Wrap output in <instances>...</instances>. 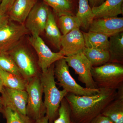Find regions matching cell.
<instances>
[{
	"label": "cell",
	"instance_id": "d4e9b609",
	"mask_svg": "<svg viewBox=\"0 0 123 123\" xmlns=\"http://www.w3.org/2000/svg\"><path fill=\"white\" fill-rule=\"evenodd\" d=\"M6 120V123H35L27 116L8 107H4L2 113Z\"/></svg>",
	"mask_w": 123,
	"mask_h": 123
},
{
	"label": "cell",
	"instance_id": "8fae6325",
	"mask_svg": "<svg viewBox=\"0 0 123 123\" xmlns=\"http://www.w3.org/2000/svg\"><path fill=\"white\" fill-rule=\"evenodd\" d=\"M85 47L83 33L77 28L62 35L59 52L66 57L70 56L82 52Z\"/></svg>",
	"mask_w": 123,
	"mask_h": 123
},
{
	"label": "cell",
	"instance_id": "d6a6232c",
	"mask_svg": "<svg viewBox=\"0 0 123 123\" xmlns=\"http://www.w3.org/2000/svg\"><path fill=\"white\" fill-rule=\"evenodd\" d=\"M4 88V86L3 81H2L1 78L0 77V93L3 91Z\"/></svg>",
	"mask_w": 123,
	"mask_h": 123
},
{
	"label": "cell",
	"instance_id": "e0dca14e",
	"mask_svg": "<svg viewBox=\"0 0 123 123\" xmlns=\"http://www.w3.org/2000/svg\"><path fill=\"white\" fill-rule=\"evenodd\" d=\"M44 31L46 37L51 44L56 48L60 50L62 35L56 22L55 15L50 8Z\"/></svg>",
	"mask_w": 123,
	"mask_h": 123
},
{
	"label": "cell",
	"instance_id": "4316f807",
	"mask_svg": "<svg viewBox=\"0 0 123 123\" xmlns=\"http://www.w3.org/2000/svg\"><path fill=\"white\" fill-rule=\"evenodd\" d=\"M53 123H75L71 118L70 106L65 98L62 101L58 111V116Z\"/></svg>",
	"mask_w": 123,
	"mask_h": 123
},
{
	"label": "cell",
	"instance_id": "9c48e42d",
	"mask_svg": "<svg viewBox=\"0 0 123 123\" xmlns=\"http://www.w3.org/2000/svg\"><path fill=\"white\" fill-rule=\"evenodd\" d=\"M29 40L37 53L38 65L41 72H45L57 61L66 57L59 52H55L51 50L40 36H31Z\"/></svg>",
	"mask_w": 123,
	"mask_h": 123
},
{
	"label": "cell",
	"instance_id": "cb8c5ba5",
	"mask_svg": "<svg viewBox=\"0 0 123 123\" xmlns=\"http://www.w3.org/2000/svg\"><path fill=\"white\" fill-rule=\"evenodd\" d=\"M58 23L63 35L68 34L74 29L80 27L79 21L75 15H61L59 17Z\"/></svg>",
	"mask_w": 123,
	"mask_h": 123
},
{
	"label": "cell",
	"instance_id": "9a60e30c",
	"mask_svg": "<svg viewBox=\"0 0 123 123\" xmlns=\"http://www.w3.org/2000/svg\"><path fill=\"white\" fill-rule=\"evenodd\" d=\"M117 90L115 98L106 106L101 114L114 123H123V86Z\"/></svg>",
	"mask_w": 123,
	"mask_h": 123
},
{
	"label": "cell",
	"instance_id": "ffe728a7",
	"mask_svg": "<svg viewBox=\"0 0 123 123\" xmlns=\"http://www.w3.org/2000/svg\"><path fill=\"white\" fill-rule=\"evenodd\" d=\"M53 9L58 17L62 15H75V0H43Z\"/></svg>",
	"mask_w": 123,
	"mask_h": 123
},
{
	"label": "cell",
	"instance_id": "5bb4252c",
	"mask_svg": "<svg viewBox=\"0 0 123 123\" xmlns=\"http://www.w3.org/2000/svg\"><path fill=\"white\" fill-rule=\"evenodd\" d=\"M38 0H15L8 12L10 20L24 24Z\"/></svg>",
	"mask_w": 123,
	"mask_h": 123
},
{
	"label": "cell",
	"instance_id": "1f68e13d",
	"mask_svg": "<svg viewBox=\"0 0 123 123\" xmlns=\"http://www.w3.org/2000/svg\"><path fill=\"white\" fill-rule=\"evenodd\" d=\"M35 123H49L48 117L45 115L43 117L36 120Z\"/></svg>",
	"mask_w": 123,
	"mask_h": 123
},
{
	"label": "cell",
	"instance_id": "484cf974",
	"mask_svg": "<svg viewBox=\"0 0 123 123\" xmlns=\"http://www.w3.org/2000/svg\"><path fill=\"white\" fill-rule=\"evenodd\" d=\"M0 69L22 77L13 59L8 52L0 53Z\"/></svg>",
	"mask_w": 123,
	"mask_h": 123
},
{
	"label": "cell",
	"instance_id": "44dd1931",
	"mask_svg": "<svg viewBox=\"0 0 123 123\" xmlns=\"http://www.w3.org/2000/svg\"><path fill=\"white\" fill-rule=\"evenodd\" d=\"M86 47L108 50L109 39L106 36L97 32H82Z\"/></svg>",
	"mask_w": 123,
	"mask_h": 123
},
{
	"label": "cell",
	"instance_id": "277c9868",
	"mask_svg": "<svg viewBox=\"0 0 123 123\" xmlns=\"http://www.w3.org/2000/svg\"><path fill=\"white\" fill-rule=\"evenodd\" d=\"M65 58L61 59L54 63V76L60 86L68 93L78 96L92 95L98 93L99 89H88L78 84L70 74L69 66Z\"/></svg>",
	"mask_w": 123,
	"mask_h": 123
},
{
	"label": "cell",
	"instance_id": "ac0fdd59",
	"mask_svg": "<svg viewBox=\"0 0 123 123\" xmlns=\"http://www.w3.org/2000/svg\"><path fill=\"white\" fill-rule=\"evenodd\" d=\"M108 51L110 55L109 62L123 63V32L110 37Z\"/></svg>",
	"mask_w": 123,
	"mask_h": 123
},
{
	"label": "cell",
	"instance_id": "8992f818",
	"mask_svg": "<svg viewBox=\"0 0 123 123\" xmlns=\"http://www.w3.org/2000/svg\"><path fill=\"white\" fill-rule=\"evenodd\" d=\"M8 53L12 58L24 79L28 81L40 74L37 63H36L33 55L25 46L20 43Z\"/></svg>",
	"mask_w": 123,
	"mask_h": 123
},
{
	"label": "cell",
	"instance_id": "52a82bcc",
	"mask_svg": "<svg viewBox=\"0 0 123 123\" xmlns=\"http://www.w3.org/2000/svg\"><path fill=\"white\" fill-rule=\"evenodd\" d=\"M29 33L24 24L9 21L0 29V53L8 52L20 44L23 38Z\"/></svg>",
	"mask_w": 123,
	"mask_h": 123
},
{
	"label": "cell",
	"instance_id": "5b68a950",
	"mask_svg": "<svg viewBox=\"0 0 123 123\" xmlns=\"http://www.w3.org/2000/svg\"><path fill=\"white\" fill-rule=\"evenodd\" d=\"M40 75L28 80L25 89L27 94L26 115L35 121L46 114Z\"/></svg>",
	"mask_w": 123,
	"mask_h": 123
},
{
	"label": "cell",
	"instance_id": "603a6c76",
	"mask_svg": "<svg viewBox=\"0 0 123 123\" xmlns=\"http://www.w3.org/2000/svg\"><path fill=\"white\" fill-rule=\"evenodd\" d=\"M0 77L6 88L25 90L27 81L22 77L0 69Z\"/></svg>",
	"mask_w": 123,
	"mask_h": 123
},
{
	"label": "cell",
	"instance_id": "4dcf8cb0",
	"mask_svg": "<svg viewBox=\"0 0 123 123\" xmlns=\"http://www.w3.org/2000/svg\"><path fill=\"white\" fill-rule=\"evenodd\" d=\"M90 6L91 8L100 5L105 0H88Z\"/></svg>",
	"mask_w": 123,
	"mask_h": 123
},
{
	"label": "cell",
	"instance_id": "836d02e7",
	"mask_svg": "<svg viewBox=\"0 0 123 123\" xmlns=\"http://www.w3.org/2000/svg\"><path fill=\"white\" fill-rule=\"evenodd\" d=\"M3 108H4V106H3L2 99H1V97L0 96V117L1 114L2 113Z\"/></svg>",
	"mask_w": 123,
	"mask_h": 123
},
{
	"label": "cell",
	"instance_id": "7a4b0ae2",
	"mask_svg": "<svg viewBox=\"0 0 123 123\" xmlns=\"http://www.w3.org/2000/svg\"><path fill=\"white\" fill-rule=\"evenodd\" d=\"M54 63L46 71L40 73V81L44 94L43 101L46 110V115L49 123L53 121L58 116V111L62 101L68 94L66 90H60L56 86L54 74Z\"/></svg>",
	"mask_w": 123,
	"mask_h": 123
},
{
	"label": "cell",
	"instance_id": "2e32d148",
	"mask_svg": "<svg viewBox=\"0 0 123 123\" xmlns=\"http://www.w3.org/2000/svg\"><path fill=\"white\" fill-rule=\"evenodd\" d=\"M123 0H105L100 5L92 8L95 18L117 17L123 13Z\"/></svg>",
	"mask_w": 123,
	"mask_h": 123
},
{
	"label": "cell",
	"instance_id": "f546056e",
	"mask_svg": "<svg viewBox=\"0 0 123 123\" xmlns=\"http://www.w3.org/2000/svg\"><path fill=\"white\" fill-rule=\"evenodd\" d=\"M9 21L8 14L2 13L0 11V29L7 24Z\"/></svg>",
	"mask_w": 123,
	"mask_h": 123
},
{
	"label": "cell",
	"instance_id": "d6986e66",
	"mask_svg": "<svg viewBox=\"0 0 123 123\" xmlns=\"http://www.w3.org/2000/svg\"><path fill=\"white\" fill-rule=\"evenodd\" d=\"M78 0V10L75 16L79 21L80 27L85 30H89L95 18V15L88 0Z\"/></svg>",
	"mask_w": 123,
	"mask_h": 123
},
{
	"label": "cell",
	"instance_id": "4fadbf2b",
	"mask_svg": "<svg viewBox=\"0 0 123 123\" xmlns=\"http://www.w3.org/2000/svg\"><path fill=\"white\" fill-rule=\"evenodd\" d=\"M89 31L101 33L108 37L123 31V18L115 17L94 18Z\"/></svg>",
	"mask_w": 123,
	"mask_h": 123
},
{
	"label": "cell",
	"instance_id": "30bf717a",
	"mask_svg": "<svg viewBox=\"0 0 123 123\" xmlns=\"http://www.w3.org/2000/svg\"><path fill=\"white\" fill-rule=\"evenodd\" d=\"M49 9L43 1L37 2L31 11L24 24L32 36H40L44 32Z\"/></svg>",
	"mask_w": 123,
	"mask_h": 123
},
{
	"label": "cell",
	"instance_id": "83f0119b",
	"mask_svg": "<svg viewBox=\"0 0 123 123\" xmlns=\"http://www.w3.org/2000/svg\"><path fill=\"white\" fill-rule=\"evenodd\" d=\"M15 0H2L0 4V11L4 14H7Z\"/></svg>",
	"mask_w": 123,
	"mask_h": 123
},
{
	"label": "cell",
	"instance_id": "7c38bea8",
	"mask_svg": "<svg viewBox=\"0 0 123 123\" xmlns=\"http://www.w3.org/2000/svg\"><path fill=\"white\" fill-rule=\"evenodd\" d=\"M1 94L4 107H8L21 114L26 115L27 94L25 90L5 87Z\"/></svg>",
	"mask_w": 123,
	"mask_h": 123
},
{
	"label": "cell",
	"instance_id": "ba28073f",
	"mask_svg": "<svg viewBox=\"0 0 123 123\" xmlns=\"http://www.w3.org/2000/svg\"><path fill=\"white\" fill-rule=\"evenodd\" d=\"M65 60L69 67L73 69L78 80L85 84V88L98 89L93 79L91 73L92 65L83 52L66 56Z\"/></svg>",
	"mask_w": 123,
	"mask_h": 123
},
{
	"label": "cell",
	"instance_id": "7402d4cb",
	"mask_svg": "<svg viewBox=\"0 0 123 123\" xmlns=\"http://www.w3.org/2000/svg\"><path fill=\"white\" fill-rule=\"evenodd\" d=\"M82 52L93 67L101 66L110 62V54L107 50L85 47Z\"/></svg>",
	"mask_w": 123,
	"mask_h": 123
},
{
	"label": "cell",
	"instance_id": "6da1fadb",
	"mask_svg": "<svg viewBox=\"0 0 123 123\" xmlns=\"http://www.w3.org/2000/svg\"><path fill=\"white\" fill-rule=\"evenodd\" d=\"M117 94L116 90L102 88L99 89L98 93L92 95L78 96L68 93L65 98L70 106L73 122L90 123L115 99Z\"/></svg>",
	"mask_w": 123,
	"mask_h": 123
},
{
	"label": "cell",
	"instance_id": "f1b7e54d",
	"mask_svg": "<svg viewBox=\"0 0 123 123\" xmlns=\"http://www.w3.org/2000/svg\"><path fill=\"white\" fill-rule=\"evenodd\" d=\"M90 123H114L110 118L103 115H98Z\"/></svg>",
	"mask_w": 123,
	"mask_h": 123
},
{
	"label": "cell",
	"instance_id": "e575fe53",
	"mask_svg": "<svg viewBox=\"0 0 123 123\" xmlns=\"http://www.w3.org/2000/svg\"><path fill=\"white\" fill-rule=\"evenodd\" d=\"M2 0H0V4L1 3V1H2Z\"/></svg>",
	"mask_w": 123,
	"mask_h": 123
},
{
	"label": "cell",
	"instance_id": "3957f363",
	"mask_svg": "<svg viewBox=\"0 0 123 123\" xmlns=\"http://www.w3.org/2000/svg\"><path fill=\"white\" fill-rule=\"evenodd\" d=\"M91 73L98 89L117 90L123 86V64L108 62L101 66L92 67Z\"/></svg>",
	"mask_w": 123,
	"mask_h": 123
}]
</instances>
